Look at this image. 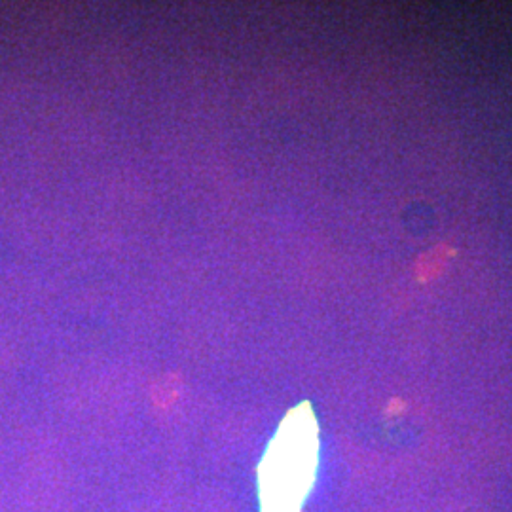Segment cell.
I'll use <instances>...</instances> for the list:
<instances>
[{
    "label": "cell",
    "mask_w": 512,
    "mask_h": 512,
    "mask_svg": "<svg viewBox=\"0 0 512 512\" xmlns=\"http://www.w3.org/2000/svg\"><path fill=\"white\" fill-rule=\"evenodd\" d=\"M317 471V429L294 412L283 423L260 465L262 512H300Z\"/></svg>",
    "instance_id": "cell-1"
}]
</instances>
